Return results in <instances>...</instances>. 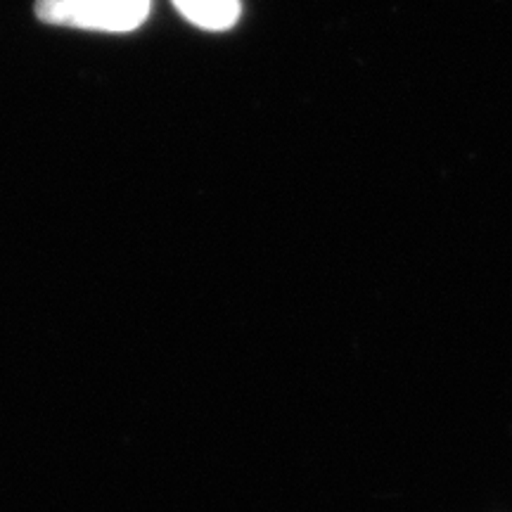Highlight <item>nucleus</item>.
Masks as SVG:
<instances>
[{
	"instance_id": "obj_1",
	"label": "nucleus",
	"mask_w": 512,
	"mask_h": 512,
	"mask_svg": "<svg viewBox=\"0 0 512 512\" xmlns=\"http://www.w3.org/2000/svg\"><path fill=\"white\" fill-rule=\"evenodd\" d=\"M152 0H36V17L53 27L131 34L143 27Z\"/></svg>"
},
{
	"instance_id": "obj_2",
	"label": "nucleus",
	"mask_w": 512,
	"mask_h": 512,
	"mask_svg": "<svg viewBox=\"0 0 512 512\" xmlns=\"http://www.w3.org/2000/svg\"><path fill=\"white\" fill-rule=\"evenodd\" d=\"M185 22L202 31H228L242 15L240 0H174Z\"/></svg>"
}]
</instances>
